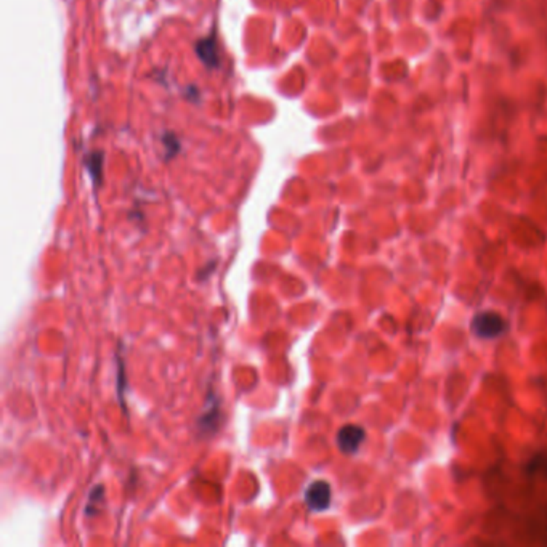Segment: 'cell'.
Returning <instances> with one entry per match:
<instances>
[{
	"label": "cell",
	"instance_id": "6da1fadb",
	"mask_svg": "<svg viewBox=\"0 0 547 547\" xmlns=\"http://www.w3.org/2000/svg\"><path fill=\"white\" fill-rule=\"evenodd\" d=\"M505 331H507V323L496 311H482V313L475 315V318L472 320V332L478 339H498Z\"/></svg>",
	"mask_w": 547,
	"mask_h": 547
},
{
	"label": "cell",
	"instance_id": "7a4b0ae2",
	"mask_svg": "<svg viewBox=\"0 0 547 547\" xmlns=\"http://www.w3.org/2000/svg\"><path fill=\"white\" fill-rule=\"evenodd\" d=\"M305 504L311 512H323L331 505V487L324 480H316L306 488Z\"/></svg>",
	"mask_w": 547,
	"mask_h": 547
},
{
	"label": "cell",
	"instance_id": "3957f363",
	"mask_svg": "<svg viewBox=\"0 0 547 547\" xmlns=\"http://www.w3.org/2000/svg\"><path fill=\"white\" fill-rule=\"evenodd\" d=\"M365 428L355 424H347L337 433V446L344 454H355L365 442Z\"/></svg>",
	"mask_w": 547,
	"mask_h": 547
},
{
	"label": "cell",
	"instance_id": "277c9868",
	"mask_svg": "<svg viewBox=\"0 0 547 547\" xmlns=\"http://www.w3.org/2000/svg\"><path fill=\"white\" fill-rule=\"evenodd\" d=\"M196 53L199 60H201L207 68H218L220 66L218 44L216 37H206L199 40L196 44Z\"/></svg>",
	"mask_w": 547,
	"mask_h": 547
},
{
	"label": "cell",
	"instance_id": "5b68a950",
	"mask_svg": "<svg viewBox=\"0 0 547 547\" xmlns=\"http://www.w3.org/2000/svg\"><path fill=\"white\" fill-rule=\"evenodd\" d=\"M218 419H220V406L214 405L211 410H207L201 417H199V422H198L199 431L204 432V433L211 432V431H217Z\"/></svg>",
	"mask_w": 547,
	"mask_h": 547
},
{
	"label": "cell",
	"instance_id": "8992f818",
	"mask_svg": "<svg viewBox=\"0 0 547 547\" xmlns=\"http://www.w3.org/2000/svg\"><path fill=\"white\" fill-rule=\"evenodd\" d=\"M87 167H89V172L92 178H94V183L95 185H100L101 183V173H103V155H101L100 151L96 153H92L87 157Z\"/></svg>",
	"mask_w": 547,
	"mask_h": 547
},
{
	"label": "cell",
	"instance_id": "52a82bcc",
	"mask_svg": "<svg viewBox=\"0 0 547 547\" xmlns=\"http://www.w3.org/2000/svg\"><path fill=\"white\" fill-rule=\"evenodd\" d=\"M103 487H95L89 494V504L85 505V515L87 517H95L100 512V505L103 504Z\"/></svg>",
	"mask_w": 547,
	"mask_h": 547
},
{
	"label": "cell",
	"instance_id": "ba28073f",
	"mask_svg": "<svg viewBox=\"0 0 547 547\" xmlns=\"http://www.w3.org/2000/svg\"><path fill=\"white\" fill-rule=\"evenodd\" d=\"M530 474L533 475H547V454H541V456H536L531 459L530 462Z\"/></svg>",
	"mask_w": 547,
	"mask_h": 547
}]
</instances>
